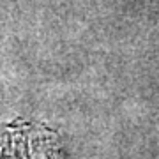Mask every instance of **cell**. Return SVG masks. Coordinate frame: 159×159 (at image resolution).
I'll return each instance as SVG.
<instances>
[{
	"instance_id": "6da1fadb",
	"label": "cell",
	"mask_w": 159,
	"mask_h": 159,
	"mask_svg": "<svg viewBox=\"0 0 159 159\" xmlns=\"http://www.w3.org/2000/svg\"><path fill=\"white\" fill-rule=\"evenodd\" d=\"M0 159H58V156L44 133L16 127L0 133Z\"/></svg>"
}]
</instances>
